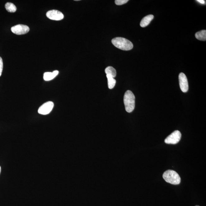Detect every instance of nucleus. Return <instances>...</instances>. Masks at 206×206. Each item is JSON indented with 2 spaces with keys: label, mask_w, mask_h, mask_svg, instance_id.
Returning <instances> with one entry per match:
<instances>
[{
  "label": "nucleus",
  "mask_w": 206,
  "mask_h": 206,
  "mask_svg": "<svg viewBox=\"0 0 206 206\" xmlns=\"http://www.w3.org/2000/svg\"><path fill=\"white\" fill-rule=\"evenodd\" d=\"M113 45L116 48L123 50H129L133 47L132 43L129 40L121 37H117L111 40Z\"/></svg>",
  "instance_id": "1"
},
{
  "label": "nucleus",
  "mask_w": 206,
  "mask_h": 206,
  "mask_svg": "<svg viewBox=\"0 0 206 206\" xmlns=\"http://www.w3.org/2000/svg\"><path fill=\"white\" fill-rule=\"evenodd\" d=\"M135 97L134 94L131 91L128 90L125 92L124 96V103L126 110L131 113L135 108Z\"/></svg>",
  "instance_id": "2"
},
{
  "label": "nucleus",
  "mask_w": 206,
  "mask_h": 206,
  "mask_svg": "<svg viewBox=\"0 0 206 206\" xmlns=\"http://www.w3.org/2000/svg\"><path fill=\"white\" fill-rule=\"evenodd\" d=\"M163 177L166 182L174 185H178L180 183V175L175 171L168 170L163 174Z\"/></svg>",
  "instance_id": "3"
},
{
  "label": "nucleus",
  "mask_w": 206,
  "mask_h": 206,
  "mask_svg": "<svg viewBox=\"0 0 206 206\" xmlns=\"http://www.w3.org/2000/svg\"><path fill=\"white\" fill-rule=\"evenodd\" d=\"M181 137V134L180 132L175 131L167 137L165 140V142L167 144H176L180 142Z\"/></svg>",
  "instance_id": "4"
},
{
  "label": "nucleus",
  "mask_w": 206,
  "mask_h": 206,
  "mask_svg": "<svg viewBox=\"0 0 206 206\" xmlns=\"http://www.w3.org/2000/svg\"><path fill=\"white\" fill-rule=\"evenodd\" d=\"M11 31L17 35H24L30 31V28L26 25H18L11 28Z\"/></svg>",
  "instance_id": "5"
},
{
  "label": "nucleus",
  "mask_w": 206,
  "mask_h": 206,
  "mask_svg": "<svg viewBox=\"0 0 206 206\" xmlns=\"http://www.w3.org/2000/svg\"><path fill=\"white\" fill-rule=\"evenodd\" d=\"M54 107V104L53 102L49 101L45 102L39 108L38 112L40 114L43 115H46L51 112Z\"/></svg>",
  "instance_id": "6"
},
{
  "label": "nucleus",
  "mask_w": 206,
  "mask_h": 206,
  "mask_svg": "<svg viewBox=\"0 0 206 206\" xmlns=\"http://www.w3.org/2000/svg\"><path fill=\"white\" fill-rule=\"evenodd\" d=\"M179 79L180 89L182 92H186L189 89L188 82L186 76L183 73H181L179 75Z\"/></svg>",
  "instance_id": "7"
},
{
  "label": "nucleus",
  "mask_w": 206,
  "mask_h": 206,
  "mask_svg": "<svg viewBox=\"0 0 206 206\" xmlns=\"http://www.w3.org/2000/svg\"><path fill=\"white\" fill-rule=\"evenodd\" d=\"M46 16L50 20L59 21L63 19L64 15L60 11L57 10H53L48 12Z\"/></svg>",
  "instance_id": "8"
},
{
  "label": "nucleus",
  "mask_w": 206,
  "mask_h": 206,
  "mask_svg": "<svg viewBox=\"0 0 206 206\" xmlns=\"http://www.w3.org/2000/svg\"><path fill=\"white\" fill-rule=\"evenodd\" d=\"M59 73V72L57 70H55L52 72H45L44 74V79L45 81L51 80L54 78Z\"/></svg>",
  "instance_id": "9"
},
{
  "label": "nucleus",
  "mask_w": 206,
  "mask_h": 206,
  "mask_svg": "<svg viewBox=\"0 0 206 206\" xmlns=\"http://www.w3.org/2000/svg\"><path fill=\"white\" fill-rule=\"evenodd\" d=\"M153 18H154V16L152 15H148V16L144 17L142 20L141 23H140V26L143 28L147 26L151 23L152 20L153 19Z\"/></svg>",
  "instance_id": "10"
},
{
  "label": "nucleus",
  "mask_w": 206,
  "mask_h": 206,
  "mask_svg": "<svg viewBox=\"0 0 206 206\" xmlns=\"http://www.w3.org/2000/svg\"><path fill=\"white\" fill-rule=\"evenodd\" d=\"M105 73L106 75L110 76L113 78L115 77L116 75L115 69L112 67L109 66L106 68L105 69Z\"/></svg>",
  "instance_id": "11"
},
{
  "label": "nucleus",
  "mask_w": 206,
  "mask_h": 206,
  "mask_svg": "<svg viewBox=\"0 0 206 206\" xmlns=\"http://www.w3.org/2000/svg\"><path fill=\"white\" fill-rule=\"evenodd\" d=\"M195 36L197 40L205 41L206 40V30H203L197 32L195 34Z\"/></svg>",
  "instance_id": "12"
},
{
  "label": "nucleus",
  "mask_w": 206,
  "mask_h": 206,
  "mask_svg": "<svg viewBox=\"0 0 206 206\" xmlns=\"http://www.w3.org/2000/svg\"><path fill=\"white\" fill-rule=\"evenodd\" d=\"M5 8L8 12L14 13L16 12V7L15 5L12 3L7 2L5 5Z\"/></svg>",
  "instance_id": "13"
},
{
  "label": "nucleus",
  "mask_w": 206,
  "mask_h": 206,
  "mask_svg": "<svg viewBox=\"0 0 206 206\" xmlns=\"http://www.w3.org/2000/svg\"><path fill=\"white\" fill-rule=\"evenodd\" d=\"M107 75L108 79V87H109V89H112L115 85L116 81L111 76L108 75Z\"/></svg>",
  "instance_id": "14"
},
{
  "label": "nucleus",
  "mask_w": 206,
  "mask_h": 206,
  "mask_svg": "<svg viewBox=\"0 0 206 206\" xmlns=\"http://www.w3.org/2000/svg\"><path fill=\"white\" fill-rule=\"evenodd\" d=\"M128 1V0H116L115 3L116 5L120 6L126 4Z\"/></svg>",
  "instance_id": "15"
},
{
  "label": "nucleus",
  "mask_w": 206,
  "mask_h": 206,
  "mask_svg": "<svg viewBox=\"0 0 206 206\" xmlns=\"http://www.w3.org/2000/svg\"><path fill=\"white\" fill-rule=\"evenodd\" d=\"M3 68V63L2 59L0 57V77L2 73Z\"/></svg>",
  "instance_id": "16"
},
{
  "label": "nucleus",
  "mask_w": 206,
  "mask_h": 206,
  "mask_svg": "<svg viewBox=\"0 0 206 206\" xmlns=\"http://www.w3.org/2000/svg\"><path fill=\"white\" fill-rule=\"evenodd\" d=\"M197 1L198 2H199L201 3L202 4H205V1H204V0H198Z\"/></svg>",
  "instance_id": "17"
},
{
  "label": "nucleus",
  "mask_w": 206,
  "mask_h": 206,
  "mask_svg": "<svg viewBox=\"0 0 206 206\" xmlns=\"http://www.w3.org/2000/svg\"><path fill=\"white\" fill-rule=\"evenodd\" d=\"M1 167L0 166V173H1Z\"/></svg>",
  "instance_id": "18"
},
{
  "label": "nucleus",
  "mask_w": 206,
  "mask_h": 206,
  "mask_svg": "<svg viewBox=\"0 0 206 206\" xmlns=\"http://www.w3.org/2000/svg\"><path fill=\"white\" fill-rule=\"evenodd\" d=\"M198 206V205H197V206Z\"/></svg>",
  "instance_id": "19"
}]
</instances>
